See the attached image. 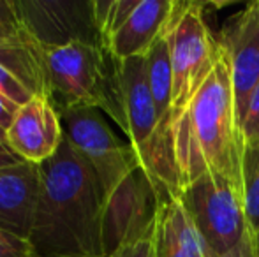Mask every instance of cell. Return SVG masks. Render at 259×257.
<instances>
[{
  "instance_id": "cell-1",
  "label": "cell",
  "mask_w": 259,
  "mask_h": 257,
  "mask_svg": "<svg viewBox=\"0 0 259 257\" xmlns=\"http://www.w3.org/2000/svg\"><path fill=\"white\" fill-rule=\"evenodd\" d=\"M37 257H106V202L90 164L64 137L39 164V197L30 236Z\"/></svg>"
},
{
  "instance_id": "cell-2",
  "label": "cell",
  "mask_w": 259,
  "mask_h": 257,
  "mask_svg": "<svg viewBox=\"0 0 259 257\" xmlns=\"http://www.w3.org/2000/svg\"><path fill=\"white\" fill-rule=\"evenodd\" d=\"M243 132L235 106L229 59L221 46L213 71L173 132L180 192L205 175L229 180L242 194Z\"/></svg>"
},
{
  "instance_id": "cell-3",
  "label": "cell",
  "mask_w": 259,
  "mask_h": 257,
  "mask_svg": "<svg viewBox=\"0 0 259 257\" xmlns=\"http://www.w3.org/2000/svg\"><path fill=\"white\" fill-rule=\"evenodd\" d=\"M50 97L58 113L97 108L106 111L113 76V57L92 41L45 46Z\"/></svg>"
},
{
  "instance_id": "cell-4",
  "label": "cell",
  "mask_w": 259,
  "mask_h": 257,
  "mask_svg": "<svg viewBox=\"0 0 259 257\" xmlns=\"http://www.w3.org/2000/svg\"><path fill=\"white\" fill-rule=\"evenodd\" d=\"M173 69V132L189 104L213 71L221 55V42L208 28L198 2H177L167 25Z\"/></svg>"
},
{
  "instance_id": "cell-5",
  "label": "cell",
  "mask_w": 259,
  "mask_h": 257,
  "mask_svg": "<svg viewBox=\"0 0 259 257\" xmlns=\"http://www.w3.org/2000/svg\"><path fill=\"white\" fill-rule=\"evenodd\" d=\"M198 229L217 257L252 236L240 190L229 180L205 175L180 192Z\"/></svg>"
},
{
  "instance_id": "cell-6",
  "label": "cell",
  "mask_w": 259,
  "mask_h": 257,
  "mask_svg": "<svg viewBox=\"0 0 259 257\" xmlns=\"http://www.w3.org/2000/svg\"><path fill=\"white\" fill-rule=\"evenodd\" d=\"M7 134L9 150L30 164L50 161L64 143V125L50 95H32L14 115Z\"/></svg>"
},
{
  "instance_id": "cell-7",
  "label": "cell",
  "mask_w": 259,
  "mask_h": 257,
  "mask_svg": "<svg viewBox=\"0 0 259 257\" xmlns=\"http://www.w3.org/2000/svg\"><path fill=\"white\" fill-rule=\"evenodd\" d=\"M219 42L229 59L236 115L242 127L249 97L259 83V0L250 2L226 23Z\"/></svg>"
},
{
  "instance_id": "cell-8",
  "label": "cell",
  "mask_w": 259,
  "mask_h": 257,
  "mask_svg": "<svg viewBox=\"0 0 259 257\" xmlns=\"http://www.w3.org/2000/svg\"><path fill=\"white\" fill-rule=\"evenodd\" d=\"M27 30L45 46L72 41L99 42L92 2H18ZM103 46V44H101Z\"/></svg>"
},
{
  "instance_id": "cell-9",
  "label": "cell",
  "mask_w": 259,
  "mask_h": 257,
  "mask_svg": "<svg viewBox=\"0 0 259 257\" xmlns=\"http://www.w3.org/2000/svg\"><path fill=\"white\" fill-rule=\"evenodd\" d=\"M155 257H217L178 192L160 197L154 227Z\"/></svg>"
},
{
  "instance_id": "cell-10",
  "label": "cell",
  "mask_w": 259,
  "mask_h": 257,
  "mask_svg": "<svg viewBox=\"0 0 259 257\" xmlns=\"http://www.w3.org/2000/svg\"><path fill=\"white\" fill-rule=\"evenodd\" d=\"M175 6V0H140L103 48L116 60L145 57L157 39L166 34Z\"/></svg>"
},
{
  "instance_id": "cell-11",
  "label": "cell",
  "mask_w": 259,
  "mask_h": 257,
  "mask_svg": "<svg viewBox=\"0 0 259 257\" xmlns=\"http://www.w3.org/2000/svg\"><path fill=\"white\" fill-rule=\"evenodd\" d=\"M39 197V166L30 162L0 166V229L30 236Z\"/></svg>"
},
{
  "instance_id": "cell-12",
  "label": "cell",
  "mask_w": 259,
  "mask_h": 257,
  "mask_svg": "<svg viewBox=\"0 0 259 257\" xmlns=\"http://www.w3.org/2000/svg\"><path fill=\"white\" fill-rule=\"evenodd\" d=\"M242 199L249 229L259 234V141H245L242 155Z\"/></svg>"
},
{
  "instance_id": "cell-13",
  "label": "cell",
  "mask_w": 259,
  "mask_h": 257,
  "mask_svg": "<svg viewBox=\"0 0 259 257\" xmlns=\"http://www.w3.org/2000/svg\"><path fill=\"white\" fill-rule=\"evenodd\" d=\"M27 32L18 0H0V34L16 37Z\"/></svg>"
},
{
  "instance_id": "cell-14",
  "label": "cell",
  "mask_w": 259,
  "mask_h": 257,
  "mask_svg": "<svg viewBox=\"0 0 259 257\" xmlns=\"http://www.w3.org/2000/svg\"><path fill=\"white\" fill-rule=\"evenodd\" d=\"M155 227V226H154ZM106 257H155L154 248V229L148 231L143 236L133 238L118 247H115Z\"/></svg>"
},
{
  "instance_id": "cell-15",
  "label": "cell",
  "mask_w": 259,
  "mask_h": 257,
  "mask_svg": "<svg viewBox=\"0 0 259 257\" xmlns=\"http://www.w3.org/2000/svg\"><path fill=\"white\" fill-rule=\"evenodd\" d=\"M0 93L14 102L16 106H23L27 100L32 99L34 93L16 78L11 71H7L4 65H0Z\"/></svg>"
},
{
  "instance_id": "cell-16",
  "label": "cell",
  "mask_w": 259,
  "mask_h": 257,
  "mask_svg": "<svg viewBox=\"0 0 259 257\" xmlns=\"http://www.w3.org/2000/svg\"><path fill=\"white\" fill-rule=\"evenodd\" d=\"M0 257H37L27 238L0 229Z\"/></svg>"
},
{
  "instance_id": "cell-17",
  "label": "cell",
  "mask_w": 259,
  "mask_h": 257,
  "mask_svg": "<svg viewBox=\"0 0 259 257\" xmlns=\"http://www.w3.org/2000/svg\"><path fill=\"white\" fill-rule=\"evenodd\" d=\"M243 141H259V83L252 90L247 102L245 117L242 124Z\"/></svg>"
},
{
  "instance_id": "cell-18",
  "label": "cell",
  "mask_w": 259,
  "mask_h": 257,
  "mask_svg": "<svg viewBox=\"0 0 259 257\" xmlns=\"http://www.w3.org/2000/svg\"><path fill=\"white\" fill-rule=\"evenodd\" d=\"M18 110H20V106L11 102L7 97H4L2 93H0V127L6 130L9 129L11 122H13L14 115L18 113Z\"/></svg>"
},
{
  "instance_id": "cell-19",
  "label": "cell",
  "mask_w": 259,
  "mask_h": 257,
  "mask_svg": "<svg viewBox=\"0 0 259 257\" xmlns=\"http://www.w3.org/2000/svg\"><path fill=\"white\" fill-rule=\"evenodd\" d=\"M222 257H254V236L247 238L243 243H240L238 247Z\"/></svg>"
},
{
  "instance_id": "cell-20",
  "label": "cell",
  "mask_w": 259,
  "mask_h": 257,
  "mask_svg": "<svg viewBox=\"0 0 259 257\" xmlns=\"http://www.w3.org/2000/svg\"><path fill=\"white\" fill-rule=\"evenodd\" d=\"M18 162H23L21 159H18L9 148L0 146V166H9V164H18Z\"/></svg>"
},
{
  "instance_id": "cell-21",
  "label": "cell",
  "mask_w": 259,
  "mask_h": 257,
  "mask_svg": "<svg viewBox=\"0 0 259 257\" xmlns=\"http://www.w3.org/2000/svg\"><path fill=\"white\" fill-rule=\"evenodd\" d=\"M0 146L9 148V146H7V134H6V129H2V127H0Z\"/></svg>"
},
{
  "instance_id": "cell-22",
  "label": "cell",
  "mask_w": 259,
  "mask_h": 257,
  "mask_svg": "<svg viewBox=\"0 0 259 257\" xmlns=\"http://www.w3.org/2000/svg\"><path fill=\"white\" fill-rule=\"evenodd\" d=\"M254 257H259V234L254 238Z\"/></svg>"
}]
</instances>
